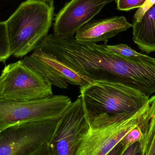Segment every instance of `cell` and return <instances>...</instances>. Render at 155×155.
Returning a JSON list of instances; mask_svg holds the SVG:
<instances>
[{
  "label": "cell",
  "instance_id": "obj_10",
  "mask_svg": "<svg viewBox=\"0 0 155 155\" xmlns=\"http://www.w3.org/2000/svg\"><path fill=\"white\" fill-rule=\"evenodd\" d=\"M131 27L133 24L123 16L94 20L81 26L75 38L78 41L87 42H107L108 39Z\"/></svg>",
  "mask_w": 155,
  "mask_h": 155
},
{
  "label": "cell",
  "instance_id": "obj_14",
  "mask_svg": "<svg viewBox=\"0 0 155 155\" xmlns=\"http://www.w3.org/2000/svg\"><path fill=\"white\" fill-rule=\"evenodd\" d=\"M6 23L0 22V62H4L11 56Z\"/></svg>",
  "mask_w": 155,
  "mask_h": 155
},
{
  "label": "cell",
  "instance_id": "obj_6",
  "mask_svg": "<svg viewBox=\"0 0 155 155\" xmlns=\"http://www.w3.org/2000/svg\"><path fill=\"white\" fill-rule=\"evenodd\" d=\"M53 95L52 85L21 61L5 66L0 76V98L18 101L41 99Z\"/></svg>",
  "mask_w": 155,
  "mask_h": 155
},
{
  "label": "cell",
  "instance_id": "obj_12",
  "mask_svg": "<svg viewBox=\"0 0 155 155\" xmlns=\"http://www.w3.org/2000/svg\"><path fill=\"white\" fill-rule=\"evenodd\" d=\"M149 101L148 115L141 124L143 136L139 142L142 155H155V95Z\"/></svg>",
  "mask_w": 155,
  "mask_h": 155
},
{
  "label": "cell",
  "instance_id": "obj_4",
  "mask_svg": "<svg viewBox=\"0 0 155 155\" xmlns=\"http://www.w3.org/2000/svg\"><path fill=\"white\" fill-rule=\"evenodd\" d=\"M59 119L24 122L0 131V155H52Z\"/></svg>",
  "mask_w": 155,
  "mask_h": 155
},
{
  "label": "cell",
  "instance_id": "obj_17",
  "mask_svg": "<svg viewBox=\"0 0 155 155\" xmlns=\"http://www.w3.org/2000/svg\"><path fill=\"white\" fill-rule=\"evenodd\" d=\"M155 3V0H146L143 4L138 8L135 14L134 20L139 22L142 16Z\"/></svg>",
  "mask_w": 155,
  "mask_h": 155
},
{
  "label": "cell",
  "instance_id": "obj_15",
  "mask_svg": "<svg viewBox=\"0 0 155 155\" xmlns=\"http://www.w3.org/2000/svg\"><path fill=\"white\" fill-rule=\"evenodd\" d=\"M104 45L108 51L126 57L140 56L143 54L132 49L127 45L124 44H120L116 45H108L107 44V42H105Z\"/></svg>",
  "mask_w": 155,
  "mask_h": 155
},
{
  "label": "cell",
  "instance_id": "obj_9",
  "mask_svg": "<svg viewBox=\"0 0 155 155\" xmlns=\"http://www.w3.org/2000/svg\"><path fill=\"white\" fill-rule=\"evenodd\" d=\"M116 0H71L56 14L54 34L57 37L73 36L109 3Z\"/></svg>",
  "mask_w": 155,
  "mask_h": 155
},
{
  "label": "cell",
  "instance_id": "obj_19",
  "mask_svg": "<svg viewBox=\"0 0 155 155\" xmlns=\"http://www.w3.org/2000/svg\"><path fill=\"white\" fill-rule=\"evenodd\" d=\"M42 1H47V2H54V0H42Z\"/></svg>",
  "mask_w": 155,
  "mask_h": 155
},
{
  "label": "cell",
  "instance_id": "obj_3",
  "mask_svg": "<svg viewBox=\"0 0 155 155\" xmlns=\"http://www.w3.org/2000/svg\"><path fill=\"white\" fill-rule=\"evenodd\" d=\"M85 111L91 114L130 113L148 103L149 97L124 84L93 80L79 87Z\"/></svg>",
  "mask_w": 155,
  "mask_h": 155
},
{
  "label": "cell",
  "instance_id": "obj_16",
  "mask_svg": "<svg viewBox=\"0 0 155 155\" xmlns=\"http://www.w3.org/2000/svg\"><path fill=\"white\" fill-rule=\"evenodd\" d=\"M146 0H116L117 9L120 11H128L139 8Z\"/></svg>",
  "mask_w": 155,
  "mask_h": 155
},
{
  "label": "cell",
  "instance_id": "obj_8",
  "mask_svg": "<svg viewBox=\"0 0 155 155\" xmlns=\"http://www.w3.org/2000/svg\"><path fill=\"white\" fill-rule=\"evenodd\" d=\"M21 61L58 88L66 89L69 84L82 86L92 82L40 47H36L31 55L25 56Z\"/></svg>",
  "mask_w": 155,
  "mask_h": 155
},
{
  "label": "cell",
  "instance_id": "obj_7",
  "mask_svg": "<svg viewBox=\"0 0 155 155\" xmlns=\"http://www.w3.org/2000/svg\"><path fill=\"white\" fill-rule=\"evenodd\" d=\"M89 125L78 96L59 118L51 143L52 155H76Z\"/></svg>",
  "mask_w": 155,
  "mask_h": 155
},
{
  "label": "cell",
  "instance_id": "obj_11",
  "mask_svg": "<svg viewBox=\"0 0 155 155\" xmlns=\"http://www.w3.org/2000/svg\"><path fill=\"white\" fill-rule=\"evenodd\" d=\"M133 40L142 51L155 52V3L139 22L134 20Z\"/></svg>",
  "mask_w": 155,
  "mask_h": 155
},
{
  "label": "cell",
  "instance_id": "obj_1",
  "mask_svg": "<svg viewBox=\"0 0 155 155\" xmlns=\"http://www.w3.org/2000/svg\"><path fill=\"white\" fill-rule=\"evenodd\" d=\"M150 101L130 113L91 114L85 111L89 129L81 139L76 155H119V144L125 136L147 116Z\"/></svg>",
  "mask_w": 155,
  "mask_h": 155
},
{
  "label": "cell",
  "instance_id": "obj_5",
  "mask_svg": "<svg viewBox=\"0 0 155 155\" xmlns=\"http://www.w3.org/2000/svg\"><path fill=\"white\" fill-rule=\"evenodd\" d=\"M72 103L61 95L29 101L0 98V131L24 122L59 119Z\"/></svg>",
  "mask_w": 155,
  "mask_h": 155
},
{
  "label": "cell",
  "instance_id": "obj_18",
  "mask_svg": "<svg viewBox=\"0 0 155 155\" xmlns=\"http://www.w3.org/2000/svg\"><path fill=\"white\" fill-rule=\"evenodd\" d=\"M142 155L141 147L139 142H137L130 146L123 154V155Z\"/></svg>",
  "mask_w": 155,
  "mask_h": 155
},
{
  "label": "cell",
  "instance_id": "obj_2",
  "mask_svg": "<svg viewBox=\"0 0 155 155\" xmlns=\"http://www.w3.org/2000/svg\"><path fill=\"white\" fill-rule=\"evenodd\" d=\"M54 2L26 0L5 21L11 55L23 57L48 35L53 19Z\"/></svg>",
  "mask_w": 155,
  "mask_h": 155
},
{
  "label": "cell",
  "instance_id": "obj_13",
  "mask_svg": "<svg viewBox=\"0 0 155 155\" xmlns=\"http://www.w3.org/2000/svg\"><path fill=\"white\" fill-rule=\"evenodd\" d=\"M141 124L132 129L122 139L119 144V155H123L130 146L139 142L142 139L143 132Z\"/></svg>",
  "mask_w": 155,
  "mask_h": 155
}]
</instances>
